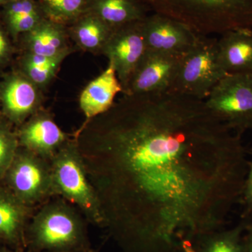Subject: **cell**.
<instances>
[{
  "instance_id": "cell-3",
  "label": "cell",
  "mask_w": 252,
  "mask_h": 252,
  "mask_svg": "<svg viewBox=\"0 0 252 252\" xmlns=\"http://www.w3.org/2000/svg\"><path fill=\"white\" fill-rule=\"evenodd\" d=\"M28 243L36 252H67L90 248L85 219L69 203H46L27 228Z\"/></svg>"
},
{
  "instance_id": "cell-17",
  "label": "cell",
  "mask_w": 252,
  "mask_h": 252,
  "mask_svg": "<svg viewBox=\"0 0 252 252\" xmlns=\"http://www.w3.org/2000/svg\"><path fill=\"white\" fill-rule=\"evenodd\" d=\"M29 206L11 192L0 189V238L10 244L23 241Z\"/></svg>"
},
{
  "instance_id": "cell-6",
  "label": "cell",
  "mask_w": 252,
  "mask_h": 252,
  "mask_svg": "<svg viewBox=\"0 0 252 252\" xmlns=\"http://www.w3.org/2000/svg\"><path fill=\"white\" fill-rule=\"evenodd\" d=\"M205 102L220 122L242 136L252 129V74H227Z\"/></svg>"
},
{
  "instance_id": "cell-21",
  "label": "cell",
  "mask_w": 252,
  "mask_h": 252,
  "mask_svg": "<svg viewBox=\"0 0 252 252\" xmlns=\"http://www.w3.org/2000/svg\"><path fill=\"white\" fill-rule=\"evenodd\" d=\"M71 52L55 58L51 62L42 65H34L26 61L21 62L22 73L39 89H44L56 76L61 63Z\"/></svg>"
},
{
  "instance_id": "cell-12",
  "label": "cell",
  "mask_w": 252,
  "mask_h": 252,
  "mask_svg": "<svg viewBox=\"0 0 252 252\" xmlns=\"http://www.w3.org/2000/svg\"><path fill=\"white\" fill-rule=\"evenodd\" d=\"M68 140L67 135L44 112H37L32 116L18 135V141L23 148L48 160Z\"/></svg>"
},
{
  "instance_id": "cell-7",
  "label": "cell",
  "mask_w": 252,
  "mask_h": 252,
  "mask_svg": "<svg viewBox=\"0 0 252 252\" xmlns=\"http://www.w3.org/2000/svg\"><path fill=\"white\" fill-rule=\"evenodd\" d=\"M5 176L11 193L28 206L55 195L49 160L27 149L18 150Z\"/></svg>"
},
{
  "instance_id": "cell-8",
  "label": "cell",
  "mask_w": 252,
  "mask_h": 252,
  "mask_svg": "<svg viewBox=\"0 0 252 252\" xmlns=\"http://www.w3.org/2000/svg\"><path fill=\"white\" fill-rule=\"evenodd\" d=\"M183 56L147 50L123 94L142 95L168 92Z\"/></svg>"
},
{
  "instance_id": "cell-27",
  "label": "cell",
  "mask_w": 252,
  "mask_h": 252,
  "mask_svg": "<svg viewBox=\"0 0 252 252\" xmlns=\"http://www.w3.org/2000/svg\"><path fill=\"white\" fill-rule=\"evenodd\" d=\"M243 252H252V223L249 221L243 238Z\"/></svg>"
},
{
  "instance_id": "cell-16",
  "label": "cell",
  "mask_w": 252,
  "mask_h": 252,
  "mask_svg": "<svg viewBox=\"0 0 252 252\" xmlns=\"http://www.w3.org/2000/svg\"><path fill=\"white\" fill-rule=\"evenodd\" d=\"M149 10L142 0H88L85 11L95 15L111 28L142 21Z\"/></svg>"
},
{
  "instance_id": "cell-23",
  "label": "cell",
  "mask_w": 252,
  "mask_h": 252,
  "mask_svg": "<svg viewBox=\"0 0 252 252\" xmlns=\"http://www.w3.org/2000/svg\"><path fill=\"white\" fill-rule=\"evenodd\" d=\"M4 6L6 21L26 15L41 12L37 0H10Z\"/></svg>"
},
{
  "instance_id": "cell-5",
  "label": "cell",
  "mask_w": 252,
  "mask_h": 252,
  "mask_svg": "<svg viewBox=\"0 0 252 252\" xmlns=\"http://www.w3.org/2000/svg\"><path fill=\"white\" fill-rule=\"evenodd\" d=\"M225 75L219 59L217 39L200 35L184 54L168 92L205 100Z\"/></svg>"
},
{
  "instance_id": "cell-14",
  "label": "cell",
  "mask_w": 252,
  "mask_h": 252,
  "mask_svg": "<svg viewBox=\"0 0 252 252\" xmlns=\"http://www.w3.org/2000/svg\"><path fill=\"white\" fill-rule=\"evenodd\" d=\"M123 92L114 66L109 63L107 69L86 86L79 97V106L86 121L108 111L115 103L117 94Z\"/></svg>"
},
{
  "instance_id": "cell-13",
  "label": "cell",
  "mask_w": 252,
  "mask_h": 252,
  "mask_svg": "<svg viewBox=\"0 0 252 252\" xmlns=\"http://www.w3.org/2000/svg\"><path fill=\"white\" fill-rule=\"evenodd\" d=\"M219 59L227 74H252V29L225 32L217 39Z\"/></svg>"
},
{
  "instance_id": "cell-9",
  "label": "cell",
  "mask_w": 252,
  "mask_h": 252,
  "mask_svg": "<svg viewBox=\"0 0 252 252\" xmlns=\"http://www.w3.org/2000/svg\"><path fill=\"white\" fill-rule=\"evenodd\" d=\"M142 21L114 28L102 51L114 66L124 91L147 50Z\"/></svg>"
},
{
  "instance_id": "cell-10",
  "label": "cell",
  "mask_w": 252,
  "mask_h": 252,
  "mask_svg": "<svg viewBox=\"0 0 252 252\" xmlns=\"http://www.w3.org/2000/svg\"><path fill=\"white\" fill-rule=\"evenodd\" d=\"M142 26L147 49L165 54H186L200 35L183 23L154 13L142 20Z\"/></svg>"
},
{
  "instance_id": "cell-29",
  "label": "cell",
  "mask_w": 252,
  "mask_h": 252,
  "mask_svg": "<svg viewBox=\"0 0 252 252\" xmlns=\"http://www.w3.org/2000/svg\"><path fill=\"white\" fill-rule=\"evenodd\" d=\"M10 0H0V6H1V5L4 6V4H6Z\"/></svg>"
},
{
  "instance_id": "cell-2",
  "label": "cell",
  "mask_w": 252,
  "mask_h": 252,
  "mask_svg": "<svg viewBox=\"0 0 252 252\" xmlns=\"http://www.w3.org/2000/svg\"><path fill=\"white\" fill-rule=\"evenodd\" d=\"M149 11L188 26L200 35L252 29V0H142Z\"/></svg>"
},
{
  "instance_id": "cell-25",
  "label": "cell",
  "mask_w": 252,
  "mask_h": 252,
  "mask_svg": "<svg viewBox=\"0 0 252 252\" xmlns=\"http://www.w3.org/2000/svg\"><path fill=\"white\" fill-rule=\"evenodd\" d=\"M240 201L243 202V204L242 220H250L252 217V154L251 161L249 162L248 173L244 184Z\"/></svg>"
},
{
  "instance_id": "cell-1",
  "label": "cell",
  "mask_w": 252,
  "mask_h": 252,
  "mask_svg": "<svg viewBox=\"0 0 252 252\" xmlns=\"http://www.w3.org/2000/svg\"><path fill=\"white\" fill-rule=\"evenodd\" d=\"M242 136L205 100L164 94L123 97L74 141L122 252H190L240 201L249 162Z\"/></svg>"
},
{
  "instance_id": "cell-11",
  "label": "cell",
  "mask_w": 252,
  "mask_h": 252,
  "mask_svg": "<svg viewBox=\"0 0 252 252\" xmlns=\"http://www.w3.org/2000/svg\"><path fill=\"white\" fill-rule=\"evenodd\" d=\"M0 99L6 117L20 124L39 112L40 89L23 73H14L1 83Z\"/></svg>"
},
{
  "instance_id": "cell-26",
  "label": "cell",
  "mask_w": 252,
  "mask_h": 252,
  "mask_svg": "<svg viewBox=\"0 0 252 252\" xmlns=\"http://www.w3.org/2000/svg\"><path fill=\"white\" fill-rule=\"evenodd\" d=\"M10 53L9 44L6 36L0 28V63L4 62L9 57Z\"/></svg>"
},
{
  "instance_id": "cell-28",
  "label": "cell",
  "mask_w": 252,
  "mask_h": 252,
  "mask_svg": "<svg viewBox=\"0 0 252 252\" xmlns=\"http://www.w3.org/2000/svg\"><path fill=\"white\" fill-rule=\"evenodd\" d=\"M67 252H95L94 250H91V248L81 249V250H74V251Z\"/></svg>"
},
{
  "instance_id": "cell-30",
  "label": "cell",
  "mask_w": 252,
  "mask_h": 252,
  "mask_svg": "<svg viewBox=\"0 0 252 252\" xmlns=\"http://www.w3.org/2000/svg\"><path fill=\"white\" fill-rule=\"evenodd\" d=\"M1 252H14L8 251V250H4V251H1Z\"/></svg>"
},
{
  "instance_id": "cell-19",
  "label": "cell",
  "mask_w": 252,
  "mask_h": 252,
  "mask_svg": "<svg viewBox=\"0 0 252 252\" xmlns=\"http://www.w3.org/2000/svg\"><path fill=\"white\" fill-rule=\"evenodd\" d=\"M250 220H242L229 229L212 230L194 240L191 252H243V238Z\"/></svg>"
},
{
  "instance_id": "cell-15",
  "label": "cell",
  "mask_w": 252,
  "mask_h": 252,
  "mask_svg": "<svg viewBox=\"0 0 252 252\" xmlns=\"http://www.w3.org/2000/svg\"><path fill=\"white\" fill-rule=\"evenodd\" d=\"M27 53L55 58L72 52L67 46V26L44 18L31 31L25 34Z\"/></svg>"
},
{
  "instance_id": "cell-18",
  "label": "cell",
  "mask_w": 252,
  "mask_h": 252,
  "mask_svg": "<svg viewBox=\"0 0 252 252\" xmlns=\"http://www.w3.org/2000/svg\"><path fill=\"white\" fill-rule=\"evenodd\" d=\"M69 26L68 32L78 46L94 54H102L114 30L90 12H84Z\"/></svg>"
},
{
  "instance_id": "cell-4",
  "label": "cell",
  "mask_w": 252,
  "mask_h": 252,
  "mask_svg": "<svg viewBox=\"0 0 252 252\" xmlns=\"http://www.w3.org/2000/svg\"><path fill=\"white\" fill-rule=\"evenodd\" d=\"M54 193L78 207L86 220L102 227L103 217L74 140H68L49 160Z\"/></svg>"
},
{
  "instance_id": "cell-24",
  "label": "cell",
  "mask_w": 252,
  "mask_h": 252,
  "mask_svg": "<svg viewBox=\"0 0 252 252\" xmlns=\"http://www.w3.org/2000/svg\"><path fill=\"white\" fill-rule=\"evenodd\" d=\"M45 17L42 12H38L10 20V21H6V23H7L10 31L16 35L20 33L26 34L28 32L31 31Z\"/></svg>"
},
{
  "instance_id": "cell-20",
  "label": "cell",
  "mask_w": 252,
  "mask_h": 252,
  "mask_svg": "<svg viewBox=\"0 0 252 252\" xmlns=\"http://www.w3.org/2000/svg\"><path fill=\"white\" fill-rule=\"evenodd\" d=\"M44 17L69 26L85 11L88 0H37Z\"/></svg>"
},
{
  "instance_id": "cell-22",
  "label": "cell",
  "mask_w": 252,
  "mask_h": 252,
  "mask_svg": "<svg viewBox=\"0 0 252 252\" xmlns=\"http://www.w3.org/2000/svg\"><path fill=\"white\" fill-rule=\"evenodd\" d=\"M19 141L9 127L0 123V179L6 172L18 150Z\"/></svg>"
}]
</instances>
